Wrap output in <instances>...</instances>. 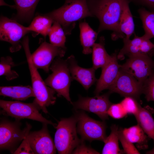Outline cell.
I'll return each instance as SVG.
<instances>
[{
  "label": "cell",
  "instance_id": "obj_1",
  "mask_svg": "<svg viewBox=\"0 0 154 154\" xmlns=\"http://www.w3.org/2000/svg\"><path fill=\"white\" fill-rule=\"evenodd\" d=\"M125 0H87L89 9L93 17L99 20L98 33L105 30L117 32Z\"/></svg>",
  "mask_w": 154,
  "mask_h": 154
},
{
  "label": "cell",
  "instance_id": "obj_2",
  "mask_svg": "<svg viewBox=\"0 0 154 154\" xmlns=\"http://www.w3.org/2000/svg\"><path fill=\"white\" fill-rule=\"evenodd\" d=\"M45 15L59 23L66 35H70L76 21L88 17H93L87 0H66L60 7Z\"/></svg>",
  "mask_w": 154,
  "mask_h": 154
},
{
  "label": "cell",
  "instance_id": "obj_3",
  "mask_svg": "<svg viewBox=\"0 0 154 154\" xmlns=\"http://www.w3.org/2000/svg\"><path fill=\"white\" fill-rule=\"evenodd\" d=\"M26 54L31 76L32 87L35 96L33 102L39 110L44 113H48L46 107L54 105L56 97V92L47 86L32 61L28 37H25L22 42Z\"/></svg>",
  "mask_w": 154,
  "mask_h": 154
},
{
  "label": "cell",
  "instance_id": "obj_4",
  "mask_svg": "<svg viewBox=\"0 0 154 154\" xmlns=\"http://www.w3.org/2000/svg\"><path fill=\"white\" fill-rule=\"evenodd\" d=\"M76 116L60 119L56 127L54 143L58 154L72 153L80 144V139L77 135Z\"/></svg>",
  "mask_w": 154,
  "mask_h": 154
},
{
  "label": "cell",
  "instance_id": "obj_5",
  "mask_svg": "<svg viewBox=\"0 0 154 154\" xmlns=\"http://www.w3.org/2000/svg\"><path fill=\"white\" fill-rule=\"evenodd\" d=\"M52 72L45 80L46 84L53 89L58 96H62L72 104L69 94V89L72 80L66 59L57 57L50 67Z\"/></svg>",
  "mask_w": 154,
  "mask_h": 154
},
{
  "label": "cell",
  "instance_id": "obj_6",
  "mask_svg": "<svg viewBox=\"0 0 154 154\" xmlns=\"http://www.w3.org/2000/svg\"><path fill=\"white\" fill-rule=\"evenodd\" d=\"M0 106L4 115L15 118L17 119H27L50 124L56 128L57 124L44 117L39 112L35 104L25 103L19 101H8L1 100Z\"/></svg>",
  "mask_w": 154,
  "mask_h": 154
},
{
  "label": "cell",
  "instance_id": "obj_7",
  "mask_svg": "<svg viewBox=\"0 0 154 154\" xmlns=\"http://www.w3.org/2000/svg\"><path fill=\"white\" fill-rule=\"evenodd\" d=\"M20 123L17 121L7 120L1 121L0 124V148L8 150L13 153L17 146L30 132L31 125L27 123L23 129L20 128Z\"/></svg>",
  "mask_w": 154,
  "mask_h": 154
},
{
  "label": "cell",
  "instance_id": "obj_8",
  "mask_svg": "<svg viewBox=\"0 0 154 154\" xmlns=\"http://www.w3.org/2000/svg\"><path fill=\"white\" fill-rule=\"evenodd\" d=\"M121 69L134 77L143 84L154 71V61L148 54H138L128 56Z\"/></svg>",
  "mask_w": 154,
  "mask_h": 154
},
{
  "label": "cell",
  "instance_id": "obj_9",
  "mask_svg": "<svg viewBox=\"0 0 154 154\" xmlns=\"http://www.w3.org/2000/svg\"><path fill=\"white\" fill-rule=\"evenodd\" d=\"M77 131L82 140L92 141L95 140L105 141L106 125L104 121L95 120L83 112H76Z\"/></svg>",
  "mask_w": 154,
  "mask_h": 154
},
{
  "label": "cell",
  "instance_id": "obj_10",
  "mask_svg": "<svg viewBox=\"0 0 154 154\" xmlns=\"http://www.w3.org/2000/svg\"><path fill=\"white\" fill-rule=\"evenodd\" d=\"M27 27L16 21L1 16L0 22V38L11 44L10 51L12 52L19 50L21 48V39L29 32Z\"/></svg>",
  "mask_w": 154,
  "mask_h": 154
},
{
  "label": "cell",
  "instance_id": "obj_11",
  "mask_svg": "<svg viewBox=\"0 0 154 154\" xmlns=\"http://www.w3.org/2000/svg\"><path fill=\"white\" fill-rule=\"evenodd\" d=\"M66 48L54 46L45 41L31 55L33 62L38 69H41L48 73L52 62L56 57L64 55Z\"/></svg>",
  "mask_w": 154,
  "mask_h": 154
},
{
  "label": "cell",
  "instance_id": "obj_12",
  "mask_svg": "<svg viewBox=\"0 0 154 154\" xmlns=\"http://www.w3.org/2000/svg\"><path fill=\"white\" fill-rule=\"evenodd\" d=\"M108 89L125 97H130L136 100L143 93V84L121 69L116 79Z\"/></svg>",
  "mask_w": 154,
  "mask_h": 154
},
{
  "label": "cell",
  "instance_id": "obj_13",
  "mask_svg": "<svg viewBox=\"0 0 154 154\" xmlns=\"http://www.w3.org/2000/svg\"><path fill=\"white\" fill-rule=\"evenodd\" d=\"M109 94L97 95L93 97L80 96L78 101L72 104L76 110H82L96 114L102 119H108V110L112 104L110 101Z\"/></svg>",
  "mask_w": 154,
  "mask_h": 154
},
{
  "label": "cell",
  "instance_id": "obj_14",
  "mask_svg": "<svg viewBox=\"0 0 154 154\" xmlns=\"http://www.w3.org/2000/svg\"><path fill=\"white\" fill-rule=\"evenodd\" d=\"M47 124L42 123V129L38 131L29 132L28 139L34 154H52L56 153V148L51 137Z\"/></svg>",
  "mask_w": 154,
  "mask_h": 154
},
{
  "label": "cell",
  "instance_id": "obj_15",
  "mask_svg": "<svg viewBox=\"0 0 154 154\" xmlns=\"http://www.w3.org/2000/svg\"><path fill=\"white\" fill-rule=\"evenodd\" d=\"M110 61L102 68V73L96 82L94 93L98 95L103 90L108 89L115 81L120 70L121 65L117 61V54L115 52L112 55Z\"/></svg>",
  "mask_w": 154,
  "mask_h": 154
},
{
  "label": "cell",
  "instance_id": "obj_16",
  "mask_svg": "<svg viewBox=\"0 0 154 154\" xmlns=\"http://www.w3.org/2000/svg\"><path fill=\"white\" fill-rule=\"evenodd\" d=\"M66 60L72 80L78 81L86 90L97 82V79L95 75L96 70L92 67L84 68L80 66L74 56L72 55Z\"/></svg>",
  "mask_w": 154,
  "mask_h": 154
},
{
  "label": "cell",
  "instance_id": "obj_17",
  "mask_svg": "<svg viewBox=\"0 0 154 154\" xmlns=\"http://www.w3.org/2000/svg\"><path fill=\"white\" fill-rule=\"evenodd\" d=\"M123 42V46L117 54L118 59L120 60L123 59L125 55L148 54L154 47V44L150 39L143 36L138 37L135 35L132 40L124 37Z\"/></svg>",
  "mask_w": 154,
  "mask_h": 154
},
{
  "label": "cell",
  "instance_id": "obj_18",
  "mask_svg": "<svg viewBox=\"0 0 154 154\" xmlns=\"http://www.w3.org/2000/svg\"><path fill=\"white\" fill-rule=\"evenodd\" d=\"M130 0H125L124 1L117 30L116 33L112 36L114 40L119 38H124L130 39L133 33L135 25L129 7Z\"/></svg>",
  "mask_w": 154,
  "mask_h": 154
},
{
  "label": "cell",
  "instance_id": "obj_19",
  "mask_svg": "<svg viewBox=\"0 0 154 154\" xmlns=\"http://www.w3.org/2000/svg\"><path fill=\"white\" fill-rule=\"evenodd\" d=\"M153 109L147 106L143 108L139 105L137 113L134 116L138 124L148 137L154 140V119Z\"/></svg>",
  "mask_w": 154,
  "mask_h": 154
},
{
  "label": "cell",
  "instance_id": "obj_20",
  "mask_svg": "<svg viewBox=\"0 0 154 154\" xmlns=\"http://www.w3.org/2000/svg\"><path fill=\"white\" fill-rule=\"evenodd\" d=\"M80 39L83 47V53L85 54L92 52V47L95 43L98 33L95 31L85 21L79 23Z\"/></svg>",
  "mask_w": 154,
  "mask_h": 154
},
{
  "label": "cell",
  "instance_id": "obj_21",
  "mask_svg": "<svg viewBox=\"0 0 154 154\" xmlns=\"http://www.w3.org/2000/svg\"><path fill=\"white\" fill-rule=\"evenodd\" d=\"M0 95L21 101L35 97L32 87L29 85L1 86Z\"/></svg>",
  "mask_w": 154,
  "mask_h": 154
},
{
  "label": "cell",
  "instance_id": "obj_22",
  "mask_svg": "<svg viewBox=\"0 0 154 154\" xmlns=\"http://www.w3.org/2000/svg\"><path fill=\"white\" fill-rule=\"evenodd\" d=\"M105 39L100 37V42L95 43L92 47V67L95 70L102 68L110 60L112 55L107 53L104 47Z\"/></svg>",
  "mask_w": 154,
  "mask_h": 154
},
{
  "label": "cell",
  "instance_id": "obj_23",
  "mask_svg": "<svg viewBox=\"0 0 154 154\" xmlns=\"http://www.w3.org/2000/svg\"><path fill=\"white\" fill-rule=\"evenodd\" d=\"M12 7L17 11V18L23 21H29L33 17L36 7L40 0H13Z\"/></svg>",
  "mask_w": 154,
  "mask_h": 154
},
{
  "label": "cell",
  "instance_id": "obj_24",
  "mask_svg": "<svg viewBox=\"0 0 154 154\" xmlns=\"http://www.w3.org/2000/svg\"><path fill=\"white\" fill-rule=\"evenodd\" d=\"M125 137L132 143L137 144L141 149L147 148V136L141 127L137 124L128 128L122 129Z\"/></svg>",
  "mask_w": 154,
  "mask_h": 154
},
{
  "label": "cell",
  "instance_id": "obj_25",
  "mask_svg": "<svg viewBox=\"0 0 154 154\" xmlns=\"http://www.w3.org/2000/svg\"><path fill=\"white\" fill-rule=\"evenodd\" d=\"M110 134L106 137L104 142V145L102 153L103 154H119L123 153L119 145V128L115 124L111 127Z\"/></svg>",
  "mask_w": 154,
  "mask_h": 154
},
{
  "label": "cell",
  "instance_id": "obj_26",
  "mask_svg": "<svg viewBox=\"0 0 154 154\" xmlns=\"http://www.w3.org/2000/svg\"><path fill=\"white\" fill-rule=\"evenodd\" d=\"M53 22L51 18L45 15H38L34 18L27 27L30 32H35L45 37L48 35Z\"/></svg>",
  "mask_w": 154,
  "mask_h": 154
},
{
  "label": "cell",
  "instance_id": "obj_27",
  "mask_svg": "<svg viewBox=\"0 0 154 154\" xmlns=\"http://www.w3.org/2000/svg\"><path fill=\"white\" fill-rule=\"evenodd\" d=\"M138 12L145 32L143 36L149 39L154 38V11L141 8L139 9Z\"/></svg>",
  "mask_w": 154,
  "mask_h": 154
},
{
  "label": "cell",
  "instance_id": "obj_28",
  "mask_svg": "<svg viewBox=\"0 0 154 154\" xmlns=\"http://www.w3.org/2000/svg\"><path fill=\"white\" fill-rule=\"evenodd\" d=\"M65 33L61 25L54 21L48 35L50 44L56 46L66 48L65 46L66 37Z\"/></svg>",
  "mask_w": 154,
  "mask_h": 154
},
{
  "label": "cell",
  "instance_id": "obj_29",
  "mask_svg": "<svg viewBox=\"0 0 154 154\" xmlns=\"http://www.w3.org/2000/svg\"><path fill=\"white\" fill-rule=\"evenodd\" d=\"M15 66L12 58L10 56L1 57L0 59V75L4 76L8 81L15 79L19 74L12 68Z\"/></svg>",
  "mask_w": 154,
  "mask_h": 154
},
{
  "label": "cell",
  "instance_id": "obj_30",
  "mask_svg": "<svg viewBox=\"0 0 154 154\" xmlns=\"http://www.w3.org/2000/svg\"><path fill=\"white\" fill-rule=\"evenodd\" d=\"M143 93L148 102L154 101V71L143 84Z\"/></svg>",
  "mask_w": 154,
  "mask_h": 154
},
{
  "label": "cell",
  "instance_id": "obj_31",
  "mask_svg": "<svg viewBox=\"0 0 154 154\" xmlns=\"http://www.w3.org/2000/svg\"><path fill=\"white\" fill-rule=\"evenodd\" d=\"M118 136L119 140L120 141L123 148V152L127 154H140L133 143L124 135L123 133L122 129H119Z\"/></svg>",
  "mask_w": 154,
  "mask_h": 154
},
{
  "label": "cell",
  "instance_id": "obj_32",
  "mask_svg": "<svg viewBox=\"0 0 154 154\" xmlns=\"http://www.w3.org/2000/svg\"><path fill=\"white\" fill-rule=\"evenodd\" d=\"M120 103L127 114L135 115L137 113L139 105L135 99L126 97Z\"/></svg>",
  "mask_w": 154,
  "mask_h": 154
},
{
  "label": "cell",
  "instance_id": "obj_33",
  "mask_svg": "<svg viewBox=\"0 0 154 154\" xmlns=\"http://www.w3.org/2000/svg\"><path fill=\"white\" fill-rule=\"evenodd\" d=\"M107 113L108 116L115 119L122 118L127 114L120 103L112 104L109 108Z\"/></svg>",
  "mask_w": 154,
  "mask_h": 154
},
{
  "label": "cell",
  "instance_id": "obj_34",
  "mask_svg": "<svg viewBox=\"0 0 154 154\" xmlns=\"http://www.w3.org/2000/svg\"><path fill=\"white\" fill-rule=\"evenodd\" d=\"M23 139L21 144L14 152L13 154H34L30 147L27 135Z\"/></svg>",
  "mask_w": 154,
  "mask_h": 154
},
{
  "label": "cell",
  "instance_id": "obj_35",
  "mask_svg": "<svg viewBox=\"0 0 154 154\" xmlns=\"http://www.w3.org/2000/svg\"><path fill=\"white\" fill-rule=\"evenodd\" d=\"M81 139L80 144L74 149L72 154H99L100 153L92 148L86 146L84 143V140Z\"/></svg>",
  "mask_w": 154,
  "mask_h": 154
},
{
  "label": "cell",
  "instance_id": "obj_36",
  "mask_svg": "<svg viewBox=\"0 0 154 154\" xmlns=\"http://www.w3.org/2000/svg\"><path fill=\"white\" fill-rule=\"evenodd\" d=\"M154 11V0H133ZM131 1V0H130Z\"/></svg>",
  "mask_w": 154,
  "mask_h": 154
},
{
  "label": "cell",
  "instance_id": "obj_37",
  "mask_svg": "<svg viewBox=\"0 0 154 154\" xmlns=\"http://www.w3.org/2000/svg\"><path fill=\"white\" fill-rule=\"evenodd\" d=\"M148 54L151 57L152 56H154V47L150 51V52L148 53Z\"/></svg>",
  "mask_w": 154,
  "mask_h": 154
},
{
  "label": "cell",
  "instance_id": "obj_38",
  "mask_svg": "<svg viewBox=\"0 0 154 154\" xmlns=\"http://www.w3.org/2000/svg\"><path fill=\"white\" fill-rule=\"evenodd\" d=\"M146 153L147 154H154V148L150 150L147 151Z\"/></svg>",
  "mask_w": 154,
  "mask_h": 154
}]
</instances>
